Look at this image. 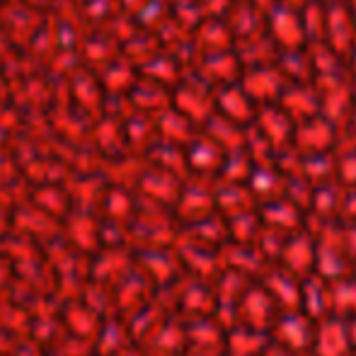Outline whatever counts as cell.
<instances>
[{
  "label": "cell",
  "instance_id": "cell-1",
  "mask_svg": "<svg viewBox=\"0 0 356 356\" xmlns=\"http://www.w3.org/2000/svg\"><path fill=\"white\" fill-rule=\"evenodd\" d=\"M44 24V17H39V13L29 5H24L22 0L13 3L5 0L0 5V29L5 32V37L15 39L17 44H32L37 29Z\"/></svg>",
  "mask_w": 356,
  "mask_h": 356
},
{
  "label": "cell",
  "instance_id": "cell-2",
  "mask_svg": "<svg viewBox=\"0 0 356 356\" xmlns=\"http://www.w3.org/2000/svg\"><path fill=\"white\" fill-rule=\"evenodd\" d=\"M22 3H24V5H29V8L37 10V8H49V5H54L56 0H22Z\"/></svg>",
  "mask_w": 356,
  "mask_h": 356
},
{
  "label": "cell",
  "instance_id": "cell-3",
  "mask_svg": "<svg viewBox=\"0 0 356 356\" xmlns=\"http://www.w3.org/2000/svg\"><path fill=\"white\" fill-rule=\"evenodd\" d=\"M0 5H3V0H0Z\"/></svg>",
  "mask_w": 356,
  "mask_h": 356
}]
</instances>
